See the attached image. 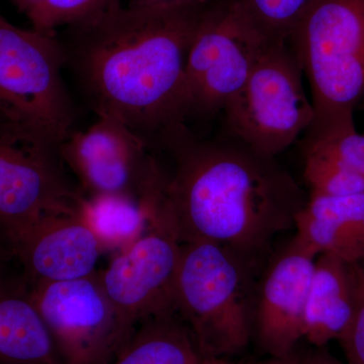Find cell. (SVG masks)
I'll return each mask as SVG.
<instances>
[{"mask_svg":"<svg viewBox=\"0 0 364 364\" xmlns=\"http://www.w3.org/2000/svg\"><path fill=\"white\" fill-rule=\"evenodd\" d=\"M154 147L173 161L166 196L181 243H214L262 272L306 200L291 174L228 134L208 140L184 123L163 132Z\"/></svg>","mask_w":364,"mask_h":364,"instance_id":"6da1fadb","label":"cell"},{"mask_svg":"<svg viewBox=\"0 0 364 364\" xmlns=\"http://www.w3.org/2000/svg\"><path fill=\"white\" fill-rule=\"evenodd\" d=\"M205 9L119 2L66 26L60 38L66 68L91 111L126 124L150 148L163 132L183 123L186 60Z\"/></svg>","mask_w":364,"mask_h":364,"instance_id":"7a4b0ae2","label":"cell"},{"mask_svg":"<svg viewBox=\"0 0 364 364\" xmlns=\"http://www.w3.org/2000/svg\"><path fill=\"white\" fill-rule=\"evenodd\" d=\"M261 272L238 254L205 241L181 243L174 313L203 358H227L254 336Z\"/></svg>","mask_w":364,"mask_h":364,"instance_id":"3957f363","label":"cell"},{"mask_svg":"<svg viewBox=\"0 0 364 364\" xmlns=\"http://www.w3.org/2000/svg\"><path fill=\"white\" fill-rule=\"evenodd\" d=\"M287 42L310 83L306 139L354 126L364 98V0H312Z\"/></svg>","mask_w":364,"mask_h":364,"instance_id":"277c9868","label":"cell"},{"mask_svg":"<svg viewBox=\"0 0 364 364\" xmlns=\"http://www.w3.org/2000/svg\"><path fill=\"white\" fill-rule=\"evenodd\" d=\"M65 68V50L57 33L18 28L0 14V114L58 147L76 119Z\"/></svg>","mask_w":364,"mask_h":364,"instance_id":"5b68a950","label":"cell"},{"mask_svg":"<svg viewBox=\"0 0 364 364\" xmlns=\"http://www.w3.org/2000/svg\"><path fill=\"white\" fill-rule=\"evenodd\" d=\"M66 170L58 146L0 114V235L13 249L46 217L79 212Z\"/></svg>","mask_w":364,"mask_h":364,"instance_id":"8992f818","label":"cell"},{"mask_svg":"<svg viewBox=\"0 0 364 364\" xmlns=\"http://www.w3.org/2000/svg\"><path fill=\"white\" fill-rule=\"evenodd\" d=\"M303 74L289 42L268 46L223 111L228 135L269 157L293 145L315 117Z\"/></svg>","mask_w":364,"mask_h":364,"instance_id":"52a82bcc","label":"cell"},{"mask_svg":"<svg viewBox=\"0 0 364 364\" xmlns=\"http://www.w3.org/2000/svg\"><path fill=\"white\" fill-rule=\"evenodd\" d=\"M270 42L231 0L203 11L186 60L182 119H210L243 87Z\"/></svg>","mask_w":364,"mask_h":364,"instance_id":"ba28073f","label":"cell"},{"mask_svg":"<svg viewBox=\"0 0 364 364\" xmlns=\"http://www.w3.org/2000/svg\"><path fill=\"white\" fill-rule=\"evenodd\" d=\"M149 144L130 128L97 117L85 130H73L59 146L66 169L85 196H124L145 200L166 181V171Z\"/></svg>","mask_w":364,"mask_h":364,"instance_id":"9c48e42d","label":"cell"},{"mask_svg":"<svg viewBox=\"0 0 364 364\" xmlns=\"http://www.w3.org/2000/svg\"><path fill=\"white\" fill-rule=\"evenodd\" d=\"M33 299L63 364H111L134 331L107 298L98 272L33 284Z\"/></svg>","mask_w":364,"mask_h":364,"instance_id":"30bf717a","label":"cell"},{"mask_svg":"<svg viewBox=\"0 0 364 364\" xmlns=\"http://www.w3.org/2000/svg\"><path fill=\"white\" fill-rule=\"evenodd\" d=\"M181 248L166 200L147 231L98 272L107 298L132 331L146 318L174 312Z\"/></svg>","mask_w":364,"mask_h":364,"instance_id":"8fae6325","label":"cell"},{"mask_svg":"<svg viewBox=\"0 0 364 364\" xmlns=\"http://www.w3.org/2000/svg\"><path fill=\"white\" fill-rule=\"evenodd\" d=\"M317 257L294 237L261 272L254 335L269 358L293 353L303 339L306 299Z\"/></svg>","mask_w":364,"mask_h":364,"instance_id":"7c38bea8","label":"cell"},{"mask_svg":"<svg viewBox=\"0 0 364 364\" xmlns=\"http://www.w3.org/2000/svg\"><path fill=\"white\" fill-rule=\"evenodd\" d=\"M14 251L31 284H37L95 274L104 249L78 212L46 217Z\"/></svg>","mask_w":364,"mask_h":364,"instance_id":"4fadbf2b","label":"cell"},{"mask_svg":"<svg viewBox=\"0 0 364 364\" xmlns=\"http://www.w3.org/2000/svg\"><path fill=\"white\" fill-rule=\"evenodd\" d=\"M0 364H63L14 252L0 261Z\"/></svg>","mask_w":364,"mask_h":364,"instance_id":"5bb4252c","label":"cell"},{"mask_svg":"<svg viewBox=\"0 0 364 364\" xmlns=\"http://www.w3.org/2000/svg\"><path fill=\"white\" fill-rule=\"evenodd\" d=\"M296 239L314 252L364 263V193L309 195L294 222Z\"/></svg>","mask_w":364,"mask_h":364,"instance_id":"9a60e30c","label":"cell"},{"mask_svg":"<svg viewBox=\"0 0 364 364\" xmlns=\"http://www.w3.org/2000/svg\"><path fill=\"white\" fill-rule=\"evenodd\" d=\"M355 311L351 264L330 254L316 259L304 317L303 339L316 348L340 341Z\"/></svg>","mask_w":364,"mask_h":364,"instance_id":"2e32d148","label":"cell"},{"mask_svg":"<svg viewBox=\"0 0 364 364\" xmlns=\"http://www.w3.org/2000/svg\"><path fill=\"white\" fill-rule=\"evenodd\" d=\"M166 186L145 200L124 196H83L79 213L104 251H122L147 231L166 200Z\"/></svg>","mask_w":364,"mask_h":364,"instance_id":"e0dca14e","label":"cell"},{"mask_svg":"<svg viewBox=\"0 0 364 364\" xmlns=\"http://www.w3.org/2000/svg\"><path fill=\"white\" fill-rule=\"evenodd\" d=\"M203 355L176 313L146 318L111 364H198Z\"/></svg>","mask_w":364,"mask_h":364,"instance_id":"ac0fdd59","label":"cell"},{"mask_svg":"<svg viewBox=\"0 0 364 364\" xmlns=\"http://www.w3.org/2000/svg\"><path fill=\"white\" fill-rule=\"evenodd\" d=\"M270 42H287L312 0H231Z\"/></svg>","mask_w":364,"mask_h":364,"instance_id":"d6986e66","label":"cell"},{"mask_svg":"<svg viewBox=\"0 0 364 364\" xmlns=\"http://www.w3.org/2000/svg\"><path fill=\"white\" fill-rule=\"evenodd\" d=\"M304 177L310 195L345 196L364 193V178L331 158L305 152Z\"/></svg>","mask_w":364,"mask_h":364,"instance_id":"ffe728a7","label":"cell"},{"mask_svg":"<svg viewBox=\"0 0 364 364\" xmlns=\"http://www.w3.org/2000/svg\"><path fill=\"white\" fill-rule=\"evenodd\" d=\"M119 2L122 0H43L26 16L33 30L57 33L58 28L85 21Z\"/></svg>","mask_w":364,"mask_h":364,"instance_id":"44dd1931","label":"cell"},{"mask_svg":"<svg viewBox=\"0 0 364 364\" xmlns=\"http://www.w3.org/2000/svg\"><path fill=\"white\" fill-rule=\"evenodd\" d=\"M305 152L331 158L364 178V133L355 126L306 139Z\"/></svg>","mask_w":364,"mask_h":364,"instance_id":"7402d4cb","label":"cell"},{"mask_svg":"<svg viewBox=\"0 0 364 364\" xmlns=\"http://www.w3.org/2000/svg\"><path fill=\"white\" fill-rule=\"evenodd\" d=\"M355 291V311L350 327L339 343L346 364H364V263L351 264Z\"/></svg>","mask_w":364,"mask_h":364,"instance_id":"603a6c76","label":"cell"},{"mask_svg":"<svg viewBox=\"0 0 364 364\" xmlns=\"http://www.w3.org/2000/svg\"><path fill=\"white\" fill-rule=\"evenodd\" d=\"M220 0H129L132 6L147 7L158 11H184V9H205Z\"/></svg>","mask_w":364,"mask_h":364,"instance_id":"cb8c5ba5","label":"cell"},{"mask_svg":"<svg viewBox=\"0 0 364 364\" xmlns=\"http://www.w3.org/2000/svg\"><path fill=\"white\" fill-rule=\"evenodd\" d=\"M306 364H346L341 363L331 354L323 350V348H317V350L311 351L306 354Z\"/></svg>","mask_w":364,"mask_h":364,"instance_id":"d4e9b609","label":"cell"},{"mask_svg":"<svg viewBox=\"0 0 364 364\" xmlns=\"http://www.w3.org/2000/svg\"><path fill=\"white\" fill-rule=\"evenodd\" d=\"M294 350V351H296ZM293 353L289 355L284 356V358H269L267 360L262 361L258 364H291V359H293ZM198 364H234L227 360V358H203L202 360Z\"/></svg>","mask_w":364,"mask_h":364,"instance_id":"484cf974","label":"cell"},{"mask_svg":"<svg viewBox=\"0 0 364 364\" xmlns=\"http://www.w3.org/2000/svg\"><path fill=\"white\" fill-rule=\"evenodd\" d=\"M13 1L21 11L28 16V14L32 13L36 7L39 6L43 0H13Z\"/></svg>","mask_w":364,"mask_h":364,"instance_id":"4316f807","label":"cell"},{"mask_svg":"<svg viewBox=\"0 0 364 364\" xmlns=\"http://www.w3.org/2000/svg\"><path fill=\"white\" fill-rule=\"evenodd\" d=\"M14 249L11 247V244L9 243L4 238V237L0 235V261L6 258L9 253L13 252Z\"/></svg>","mask_w":364,"mask_h":364,"instance_id":"83f0119b","label":"cell"},{"mask_svg":"<svg viewBox=\"0 0 364 364\" xmlns=\"http://www.w3.org/2000/svg\"><path fill=\"white\" fill-rule=\"evenodd\" d=\"M291 364H306V354L299 353L296 350L294 351Z\"/></svg>","mask_w":364,"mask_h":364,"instance_id":"f1b7e54d","label":"cell"}]
</instances>
